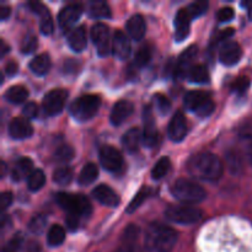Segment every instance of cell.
<instances>
[{"label": "cell", "mask_w": 252, "mask_h": 252, "mask_svg": "<svg viewBox=\"0 0 252 252\" xmlns=\"http://www.w3.org/2000/svg\"><path fill=\"white\" fill-rule=\"evenodd\" d=\"M191 176L203 181H218L224 171L221 160L212 153H198L187 162Z\"/></svg>", "instance_id": "1"}, {"label": "cell", "mask_w": 252, "mask_h": 252, "mask_svg": "<svg viewBox=\"0 0 252 252\" xmlns=\"http://www.w3.org/2000/svg\"><path fill=\"white\" fill-rule=\"evenodd\" d=\"M177 243V233L161 223H152L145 231L144 246L149 252H170Z\"/></svg>", "instance_id": "2"}, {"label": "cell", "mask_w": 252, "mask_h": 252, "mask_svg": "<svg viewBox=\"0 0 252 252\" xmlns=\"http://www.w3.org/2000/svg\"><path fill=\"white\" fill-rule=\"evenodd\" d=\"M56 201L68 213V216H74L79 219L88 218L93 212L90 202L83 194L61 192L56 194Z\"/></svg>", "instance_id": "3"}, {"label": "cell", "mask_w": 252, "mask_h": 252, "mask_svg": "<svg viewBox=\"0 0 252 252\" xmlns=\"http://www.w3.org/2000/svg\"><path fill=\"white\" fill-rule=\"evenodd\" d=\"M171 193L177 201L186 203L187 206L199 203L206 198L207 193L202 186L187 179H180L172 185Z\"/></svg>", "instance_id": "4"}, {"label": "cell", "mask_w": 252, "mask_h": 252, "mask_svg": "<svg viewBox=\"0 0 252 252\" xmlns=\"http://www.w3.org/2000/svg\"><path fill=\"white\" fill-rule=\"evenodd\" d=\"M101 106V98L97 95H84L73 101L70 105V115L76 121H89L95 117Z\"/></svg>", "instance_id": "5"}, {"label": "cell", "mask_w": 252, "mask_h": 252, "mask_svg": "<svg viewBox=\"0 0 252 252\" xmlns=\"http://www.w3.org/2000/svg\"><path fill=\"white\" fill-rule=\"evenodd\" d=\"M184 103L187 110L192 111L201 118H206L213 113L216 105L208 94L203 91H189L184 98Z\"/></svg>", "instance_id": "6"}, {"label": "cell", "mask_w": 252, "mask_h": 252, "mask_svg": "<svg viewBox=\"0 0 252 252\" xmlns=\"http://www.w3.org/2000/svg\"><path fill=\"white\" fill-rule=\"evenodd\" d=\"M165 217L172 223L187 225L201 220L202 211L192 206H171L165 211Z\"/></svg>", "instance_id": "7"}, {"label": "cell", "mask_w": 252, "mask_h": 252, "mask_svg": "<svg viewBox=\"0 0 252 252\" xmlns=\"http://www.w3.org/2000/svg\"><path fill=\"white\" fill-rule=\"evenodd\" d=\"M100 162L103 169L113 174L121 172L125 166L122 154L111 145H103L100 149Z\"/></svg>", "instance_id": "8"}, {"label": "cell", "mask_w": 252, "mask_h": 252, "mask_svg": "<svg viewBox=\"0 0 252 252\" xmlns=\"http://www.w3.org/2000/svg\"><path fill=\"white\" fill-rule=\"evenodd\" d=\"M68 93L63 89H54L49 91L42 101V107L46 115L57 116L63 111L64 105H65Z\"/></svg>", "instance_id": "9"}, {"label": "cell", "mask_w": 252, "mask_h": 252, "mask_svg": "<svg viewBox=\"0 0 252 252\" xmlns=\"http://www.w3.org/2000/svg\"><path fill=\"white\" fill-rule=\"evenodd\" d=\"M90 36L91 41L97 48V53L101 57L108 56L112 47L110 46V30H108L107 25L102 24V22L94 25L90 31Z\"/></svg>", "instance_id": "10"}, {"label": "cell", "mask_w": 252, "mask_h": 252, "mask_svg": "<svg viewBox=\"0 0 252 252\" xmlns=\"http://www.w3.org/2000/svg\"><path fill=\"white\" fill-rule=\"evenodd\" d=\"M143 122H144V130H143V144L148 148H154L159 143L160 135L155 127L154 115L150 106H145L143 112Z\"/></svg>", "instance_id": "11"}, {"label": "cell", "mask_w": 252, "mask_h": 252, "mask_svg": "<svg viewBox=\"0 0 252 252\" xmlns=\"http://www.w3.org/2000/svg\"><path fill=\"white\" fill-rule=\"evenodd\" d=\"M189 133V123L182 112H176L167 127V134L172 142H181Z\"/></svg>", "instance_id": "12"}, {"label": "cell", "mask_w": 252, "mask_h": 252, "mask_svg": "<svg viewBox=\"0 0 252 252\" xmlns=\"http://www.w3.org/2000/svg\"><path fill=\"white\" fill-rule=\"evenodd\" d=\"M197 53H198V48L197 46H189V48L185 52H182V54L180 56L179 62H177L176 66L174 69V74L176 78L181 79L187 76L189 69L193 66V61L197 57Z\"/></svg>", "instance_id": "13"}, {"label": "cell", "mask_w": 252, "mask_h": 252, "mask_svg": "<svg viewBox=\"0 0 252 252\" xmlns=\"http://www.w3.org/2000/svg\"><path fill=\"white\" fill-rule=\"evenodd\" d=\"M9 134L12 139H26L33 134V127L27 118L15 117L9 125Z\"/></svg>", "instance_id": "14"}, {"label": "cell", "mask_w": 252, "mask_h": 252, "mask_svg": "<svg viewBox=\"0 0 252 252\" xmlns=\"http://www.w3.org/2000/svg\"><path fill=\"white\" fill-rule=\"evenodd\" d=\"M243 57V49L236 42H226L219 51V59L224 65H235Z\"/></svg>", "instance_id": "15"}, {"label": "cell", "mask_w": 252, "mask_h": 252, "mask_svg": "<svg viewBox=\"0 0 252 252\" xmlns=\"http://www.w3.org/2000/svg\"><path fill=\"white\" fill-rule=\"evenodd\" d=\"M83 6L80 4H70L63 7L58 14V24L63 30H68L80 19Z\"/></svg>", "instance_id": "16"}, {"label": "cell", "mask_w": 252, "mask_h": 252, "mask_svg": "<svg viewBox=\"0 0 252 252\" xmlns=\"http://www.w3.org/2000/svg\"><path fill=\"white\" fill-rule=\"evenodd\" d=\"M91 194L96 201H98L103 206L110 207V208H115L121 202L118 194L107 185H98L97 187L93 189Z\"/></svg>", "instance_id": "17"}, {"label": "cell", "mask_w": 252, "mask_h": 252, "mask_svg": "<svg viewBox=\"0 0 252 252\" xmlns=\"http://www.w3.org/2000/svg\"><path fill=\"white\" fill-rule=\"evenodd\" d=\"M112 53L116 58L125 61L130 54V42L127 34L123 31L118 30L115 32L112 38Z\"/></svg>", "instance_id": "18"}, {"label": "cell", "mask_w": 252, "mask_h": 252, "mask_svg": "<svg viewBox=\"0 0 252 252\" xmlns=\"http://www.w3.org/2000/svg\"><path fill=\"white\" fill-rule=\"evenodd\" d=\"M133 103L127 100H121L115 103L110 115V121L113 126H120L133 113Z\"/></svg>", "instance_id": "19"}, {"label": "cell", "mask_w": 252, "mask_h": 252, "mask_svg": "<svg viewBox=\"0 0 252 252\" xmlns=\"http://www.w3.org/2000/svg\"><path fill=\"white\" fill-rule=\"evenodd\" d=\"M191 15H189V10L187 9H181L179 10V12L176 14L175 17V27H176V31H175V38L176 41L182 42L187 36L189 34V26H191Z\"/></svg>", "instance_id": "20"}, {"label": "cell", "mask_w": 252, "mask_h": 252, "mask_svg": "<svg viewBox=\"0 0 252 252\" xmlns=\"http://www.w3.org/2000/svg\"><path fill=\"white\" fill-rule=\"evenodd\" d=\"M126 29H127L130 38L135 39V41L142 39L145 36V32H147V25H145L144 17L139 14L133 15L126 24Z\"/></svg>", "instance_id": "21"}, {"label": "cell", "mask_w": 252, "mask_h": 252, "mask_svg": "<svg viewBox=\"0 0 252 252\" xmlns=\"http://www.w3.org/2000/svg\"><path fill=\"white\" fill-rule=\"evenodd\" d=\"M33 171V161L30 158H21L15 162L11 170V177L15 182H19L29 179L30 175Z\"/></svg>", "instance_id": "22"}, {"label": "cell", "mask_w": 252, "mask_h": 252, "mask_svg": "<svg viewBox=\"0 0 252 252\" xmlns=\"http://www.w3.org/2000/svg\"><path fill=\"white\" fill-rule=\"evenodd\" d=\"M143 142V132L139 128H130L128 132L125 133L122 138L123 148L128 153H137L139 150L140 143Z\"/></svg>", "instance_id": "23"}, {"label": "cell", "mask_w": 252, "mask_h": 252, "mask_svg": "<svg viewBox=\"0 0 252 252\" xmlns=\"http://www.w3.org/2000/svg\"><path fill=\"white\" fill-rule=\"evenodd\" d=\"M68 44L74 52H83L88 44V36H86L85 27L79 26L71 30L68 36Z\"/></svg>", "instance_id": "24"}, {"label": "cell", "mask_w": 252, "mask_h": 252, "mask_svg": "<svg viewBox=\"0 0 252 252\" xmlns=\"http://www.w3.org/2000/svg\"><path fill=\"white\" fill-rule=\"evenodd\" d=\"M29 66L32 73L36 75H46L51 68V58L47 53H42L34 57Z\"/></svg>", "instance_id": "25"}, {"label": "cell", "mask_w": 252, "mask_h": 252, "mask_svg": "<svg viewBox=\"0 0 252 252\" xmlns=\"http://www.w3.org/2000/svg\"><path fill=\"white\" fill-rule=\"evenodd\" d=\"M187 79L193 84H203L209 83V73L208 69L202 64H194L191 69H189V74H187Z\"/></svg>", "instance_id": "26"}, {"label": "cell", "mask_w": 252, "mask_h": 252, "mask_svg": "<svg viewBox=\"0 0 252 252\" xmlns=\"http://www.w3.org/2000/svg\"><path fill=\"white\" fill-rule=\"evenodd\" d=\"M97 177L98 167L96 166V164H94V162H88V164L81 169L78 181L81 186H88V185L93 184Z\"/></svg>", "instance_id": "27"}, {"label": "cell", "mask_w": 252, "mask_h": 252, "mask_svg": "<svg viewBox=\"0 0 252 252\" xmlns=\"http://www.w3.org/2000/svg\"><path fill=\"white\" fill-rule=\"evenodd\" d=\"M27 97H29V91H27L26 88L20 85L11 86V88L7 89V91L5 93V98H6L9 102L15 103V105L22 103Z\"/></svg>", "instance_id": "28"}, {"label": "cell", "mask_w": 252, "mask_h": 252, "mask_svg": "<svg viewBox=\"0 0 252 252\" xmlns=\"http://www.w3.org/2000/svg\"><path fill=\"white\" fill-rule=\"evenodd\" d=\"M64 240H65V230L63 226L58 225V224L52 225L48 231V235H47V244L52 248H57V246L62 245Z\"/></svg>", "instance_id": "29"}, {"label": "cell", "mask_w": 252, "mask_h": 252, "mask_svg": "<svg viewBox=\"0 0 252 252\" xmlns=\"http://www.w3.org/2000/svg\"><path fill=\"white\" fill-rule=\"evenodd\" d=\"M74 176V170L70 166H61L57 167L53 172V181L57 185L61 186H65V185L70 184Z\"/></svg>", "instance_id": "30"}, {"label": "cell", "mask_w": 252, "mask_h": 252, "mask_svg": "<svg viewBox=\"0 0 252 252\" xmlns=\"http://www.w3.org/2000/svg\"><path fill=\"white\" fill-rule=\"evenodd\" d=\"M89 12H90V16L95 17V19H102V17L111 16L110 6L105 1H100V0L90 2Z\"/></svg>", "instance_id": "31"}, {"label": "cell", "mask_w": 252, "mask_h": 252, "mask_svg": "<svg viewBox=\"0 0 252 252\" xmlns=\"http://www.w3.org/2000/svg\"><path fill=\"white\" fill-rule=\"evenodd\" d=\"M46 184V175L42 170H34L27 179V187L30 191L37 192Z\"/></svg>", "instance_id": "32"}, {"label": "cell", "mask_w": 252, "mask_h": 252, "mask_svg": "<svg viewBox=\"0 0 252 252\" xmlns=\"http://www.w3.org/2000/svg\"><path fill=\"white\" fill-rule=\"evenodd\" d=\"M170 167H171V161L169 158L162 157L153 167L152 177L154 180H161L170 171Z\"/></svg>", "instance_id": "33"}, {"label": "cell", "mask_w": 252, "mask_h": 252, "mask_svg": "<svg viewBox=\"0 0 252 252\" xmlns=\"http://www.w3.org/2000/svg\"><path fill=\"white\" fill-rule=\"evenodd\" d=\"M153 103H154V107L157 108V111L161 116L167 115L171 110V101L162 94H155L154 97H153Z\"/></svg>", "instance_id": "34"}, {"label": "cell", "mask_w": 252, "mask_h": 252, "mask_svg": "<svg viewBox=\"0 0 252 252\" xmlns=\"http://www.w3.org/2000/svg\"><path fill=\"white\" fill-rule=\"evenodd\" d=\"M152 53H153L152 48H150L148 44H144V46L140 47L134 56L135 65L139 66V68L147 65V64L150 62V59H152Z\"/></svg>", "instance_id": "35"}, {"label": "cell", "mask_w": 252, "mask_h": 252, "mask_svg": "<svg viewBox=\"0 0 252 252\" xmlns=\"http://www.w3.org/2000/svg\"><path fill=\"white\" fill-rule=\"evenodd\" d=\"M148 197H149V189H145V187H143V189H140L137 194H135L134 198L130 201V203L128 204L127 213H133V212L137 211V209L139 208L143 203H144V201L148 198Z\"/></svg>", "instance_id": "36"}, {"label": "cell", "mask_w": 252, "mask_h": 252, "mask_svg": "<svg viewBox=\"0 0 252 252\" xmlns=\"http://www.w3.org/2000/svg\"><path fill=\"white\" fill-rule=\"evenodd\" d=\"M74 155H75V153H74V149L70 145H61L54 152V158H56L57 161L61 162L70 161V160L74 159Z\"/></svg>", "instance_id": "37"}, {"label": "cell", "mask_w": 252, "mask_h": 252, "mask_svg": "<svg viewBox=\"0 0 252 252\" xmlns=\"http://www.w3.org/2000/svg\"><path fill=\"white\" fill-rule=\"evenodd\" d=\"M47 226V218L43 214H37L30 220L29 229L33 234H41Z\"/></svg>", "instance_id": "38"}, {"label": "cell", "mask_w": 252, "mask_h": 252, "mask_svg": "<svg viewBox=\"0 0 252 252\" xmlns=\"http://www.w3.org/2000/svg\"><path fill=\"white\" fill-rule=\"evenodd\" d=\"M139 228L134 224H129L127 228L125 229L122 235V241H126V243H137L138 238H139Z\"/></svg>", "instance_id": "39"}, {"label": "cell", "mask_w": 252, "mask_h": 252, "mask_svg": "<svg viewBox=\"0 0 252 252\" xmlns=\"http://www.w3.org/2000/svg\"><path fill=\"white\" fill-rule=\"evenodd\" d=\"M187 10H189L192 19H193V17H199L207 12V10H208V2L207 1L192 2V4L187 7Z\"/></svg>", "instance_id": "40"}, {"label": "cell", "mask_w": 252, "mask_h": 252, "mask_svg": "<svg viewBox=\"0 0 252 252\" xmlns=\"http://www.w3.org/2000/svg\"><path fill=\"white\" fill-rule=\"evenodd\" d=\"M24 243V236L21 234H16L10 241H7L2 248L1 252H19Z\"/></svg>", "instance_id": "41"}, {"label": "cell", "mask_w": 252, "mask_h": 252, "mask_svg": "<svg viewBox=\"0 0 252 252\" xmlns=\"http://www.w3.org/2000/svg\"><path fill=\"white\" fill-rule=\"evenodd\" d=\"M249 88H250V79L246 78V76H241V78L236 79L233 85H231V90L238 94V95H244L249 90Z\"/></svg>", "instance_id": "42"}, {"label": "cell", "mask_w": 252, "mask_h": 252, "mask_svg": "<svg viewBox=\"0 0 252 252\" xmlns=\"http://www.w3.org/2000/svg\"><path fill=\"white\" fill-rule=\"evenodd\" d=\"M37 48V38L34 34H27L25 36L24 41L21 43V51L22 53L30 54L32 52H34V49Z\"/></svg>", "instance_id": "43"}, {"label": "cell", "mask_w": 252, "mask_h": 252, "mask_svg": "<svg viewBox=\"0 0 252 252\" xmlns=\"http://www.w3.org/2000/svg\"><path fill=\"white\" fill-rule=\"evenodd\" d=\"M53 20H52L51 12H47L46 15L41 17V22H39V29H41V32L46 36L51 34L53 32Z\"/></svg>", "instance_id": "44"}, {"label": "cell", "mask_w": 252, "mask_h": 252, "mask_svg": "<svg viewBox=\"0 0 252 252\" xmlns=\"http://www.w3.org/2000/svg\"><path fill=\"white\" fill-rule=\"evenodd\" d=\"M235 16V12L231 7H221L220 10L217 14V19L219 22H229L234 19Z\"/></svg>", "instance_id": "45"}, {"label": "cell", "mask_w": 252, "mask_h": 252, "mask_svg": "<svg viewBox=\"0 0 252 252\" xmlns=\"http://www.w3.org/2000/svg\"><path fill=\"white\" fill-rule=\"evenodd\" d=\"M226 160H228V165L233 172H238L241 169V159L235 153L234 154L233 153H229Z\"/></svg>", "instance_id": "46"}, {"label": "cell", "mask_w": 252, "mask_h": 252, "mask_svg": "<svg viewBox=\"0 0 252 252\" xmlns=\"http://www.w3.org/2000/svg\"><path fill=\"white\" fill-rule=\"evenodd\" d=\"M12 199H14V196H12L11 192L5 191L0 194V208L2 212L9 208L10 204L12 203Z\"/></svg>", "instance_id": "47"}, {"label": "cell", "mask_w": 252, "mask_h": 252, "mask_svg": "<svg viewBox=\"0 0 252 252\" xmlns=\"http://www.w3.org/2000/svg\"><path fill=\"white\" fill-rule=\"evenodd\" d=\"M22 113L26 118H34L38 113V107L34 102H29L24 106L22 108Z\"/></svg>", "instance_id": "48"}, {"label": "cell", "mask_w": 252, "mask_h": 252, "mask_svg": "<svg viewBox=\"0 0 252 252\" xmlns=\"http://www.w3.org/2000/svg\"><path fill=\"white\" fill-rule=\"evenodd\" d=\"M117 252H143V250L139 248V245H137V243H126V241H122V245L120 246Z\"/></svg>", "instance_id": "49"}, {"label": "cell", "mask_w": 252, "mask_h": 252, "mask_svg": "<svg viewBox=\"0 0 252 252\" xmlns=\"http://www.w3.org/2000/svg\"><path fill=\"white\" fill-rule=\"evenodd\" d=\"M65 223H66V226H68V229L70 231L78 230L79 218H76V217H74V216H68L65 219Z\"/></svg>", "instance_id": "50"}, {"label": "cell", "mask_w": 252, "mask_h": 252, "mask_svg": "<svg viewBox=\"0 0 252 252\" xmlns=\"http://www.w3.org/2000/svg\"><path fill=\"white\" fill-rule=\"evenodd\" d=\"M17 71H19V65H17L16 62H14V61L7 62L6 65H5V73H6L7 75L12 76V75H15Z\"/></svg>", "instance_id": "51"}, {"label": "cell", "mask_w": 252, "mask_h": 252, "mask_svg": "<svg viewBox=\"0 0 252 252\" xmlns=\"http://www.w3.org/2000/svg\"><path fill=\"white\" fill-rule=\"evenodd\" d=\"M25 252H41V246L36 241H31V243L27 244Z\"/></svg>", "instance_id": "52"}, {"label": "cell", "mask_w": 252, "mask_h": 252, "mask_svg": "<svg viewBox=\"0 0 252 252\" xmlns=\"http://www.w3.org/2000/svg\"><path fill=\"white\" fill-rule=\"evenodd\" d=\"M10 14H11V9H10V6L2 5L1 9H0V19L4 21V20H6L7 17L10 16Z\"/></svg>", "instance_id": "53"}, {"label": "cell", "mask_w": 252, "mask_h": 252, "mask_svg": "<svg viewBox=\"0 0 252 252\" xmlns=\"http://www.w3.org/2000/svg\"><path fill=\"white\" fill-rule=\"evenodd\" d=\"M243 6L248 7V11H249V19L252 20V1H244L241 2Z\"/></svg>", "instance_id": "54"}, {"label": "cell", "mask_w": 252, "mask_h": 252, "mask_svg": "<svg viewBox=\"0 0 252 252\" xmlns=\"http://www.w3.org/2000/svg\"><path fill=\"white\" fill-rule=\"evenodd\" d=\"M9 51H10V47L7 46L4 41H1V57H4Z\"/></svg>", "instance_id": "55"}, {"label": "cell", "mask_w": 252, "mask_h": 252, "mask_svg": "<svg viewBox=\"0 0 252 252\" xmlns=\"http://www.w3.org/2000/svg\"><path fill=\"white\" fill-rule=\"evenodd\" d=\"M5 174H6V164L1 162V177H5Z\"/></svg>", "instance_id": "56"}, {"label": "cell", "mask_w": 252, "mask_h": 252, "mask_svg": "<svg viewBox=\"0 0 252 252\" xmlns=\"http://www.w3.org/2000/svg\"><path fill=\"white\" fill-rule=\"evenodd\" d=\"M248 157H249V160H250V162L252 165V144L250 145V148H249V150H248Z\"/></svg>", "instance_id": "57"}]
</instances>
